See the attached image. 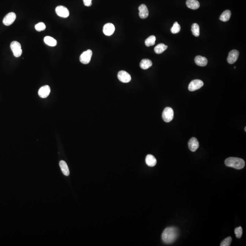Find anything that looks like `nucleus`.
Instances as JSON below:
<instances>
[{"label": "nucleus", "mask_w": 246, "mask_h": 246, "mask_svg": "<svg viewBox=\"0 0 246 246\" xmlns=\"http://www.w3.org/2000/svg\"><path fill=\"white\" fill-rule=\"evenodd\" d=\"M188 146L192 151H196L199 146V142L197 139L195 137L192 138L188 142Z\"/></svg>", "instance_id": "obj_13"}, {"label": "nucleus", "mask_w": 246, "mask_h": 246, "mask_svg": "<svg viewBox=\"0 0 246 246\" xmlns=\"http://www.w3.org/2000/svg\"><path fill=\"white\" fill-rule=\"evenodd\" d=\"M45 43L47 45L51 47H55L57 44V41L54 38L50 36H46L44 39Z\"/></svg>", "instance_id": "obj_19"}, {"label": "nucleus", "mask_w": 246, "mask_h": 246, "mask_svg": "<svg viewBox=\"0 0 246 246\" xmlns=\"http://www.w3.org/2000/svg\"><path fill=\"white\" fill-rule=\"evenodd\" d=\"M92 0H83L84 4L86 6H90L92 5Z\"/></svg>", "instance_id": "obj_29"}, {"label": "nucleus", "mask_w": 246, "mask_h": 246, "mask_svg": "<svg viewBox=\"0 0 246 246\" xmlns=\"http://www.w3.org/2000/svg\"><path fill=\"white\" fill-rule=\"evenodd\" d=\"M51 91L50 87L45 85L42 87L39 90V95L42 98H46L48 96Z\"/></svg>", "instance_id": "obj_12"}, {"label": "nucleus", "mask_w": 246, "mask_h": 246, "mask_svg": "<svg viewBox=\"0 0 246 246\" xmlns=\"http://www.w3.org/2000/svg\"><path fill=\"white\" fill-rule=\"evenodd\" d=\"M152 65V62L150 59H144L140 63V67L143 69H147Z\"/></svg>", "instance_id": "obj_20"}, {"label": "nucleus", "mask_w": 246, "mask_h": 246, "mask_svg": "<svg viewBox=\"0 0 246 246\" xmlns=\"http://www.w3.org/2000/svg\"><path fill=\"white\" fill-rule=\"evenodd\" d=\"M192 34L195 37H198L200 35V28L197 23H194L192 27Z\"/></svg>", "instance_id": "obj_23"}, {"label": "nucleus", "mask_w": 246, "mask_h": 246, "mask_svg": "<svg viewBox=\"0 0 246 246\" xmlns=\"http://www.w3.org/2000/svg\"><path fill=\"white\" fill-rule=\"evenodd\" d=\"M232 241V238L231 237H227V238H225L224 240L221 243V246H229L231 245V242Z\"/></svg>", "instance_id": "obj_27"}, {"label": "nucleus", "mask_w": 246, "mask_h": 246, "mask_svg": "<svg viewBox=\"0 0 246 246\" xmlns=\"http://www.w3.org/2000/svg\"><path fill=\"white\" fill-rule=\"evenodd\" d=\"M145 162L149 166L153 167L156 165L157 161L153 155H148L145 158Z\"/></svg>", "instance_id": "obj_17"}, {"label": "nucleus", "mask_w": 246, "mask_h": 246, "mask_svg": "<svg viewBox=\"0 0 246 246\" xmlns=\"http://www.w3.org/2000/svg\"><path fill=\"white\" fill-rule=\"evenodd\" d=\"M245 131L246 132V127L245 128Z\"/></svg>", "instance_id": "obj_30"}, {"label": "nucleus", "mask_w": 246, "mask_h": 246, "mask_svg": "<svg viewBox=\"0 0 246 246\" xmlns=\"http://www.w3.org/2000/svg\"><path fill=\"white\" fill-rule=\"evenodd\" d=\"M10 47L15 57L18 58L21 55L22 51L21 45L19 42L17 41H13L10 45Z\"/></svg>", "instance_id": "obj_3"}, {"label": "nucleus", "mask_w": 246, "mask_h": 246, "mask_svg": "<svg viewBox=\"0 0 246 246\" xmlns=\"http://www.w3.org/2000/svg\"><path fill=\"white\" fill-rule=\"evenodd\" d=\"M59 166H60L62 171L64 175L69 176V167L66 162H64V161H60L59 162Z\"/></svg>", "instance_id": "obj_18"}, {"label": "nucleus", "mask_w": 246, "mask_h": 246, "mask_svg": "<svg viewBox=\"0 0 246 246\" xmlns=\"http://www.w3.org/2000/svg\"><path fill=\"white\" fill-rule=\"evenodd\" d=\"M203 82L200 80H195L189 84L188 89L190 91H195L200 89L203 86Z\"/></svg>", "instance_id": "obj_6"}, {"label": "nucleus", "mask_w": 246, "mask_h": 246, "mask_svg": "<svg viewBox=\"0 0 246 246\" xmlns=\"http://www.w3.org/2000/svg\"><path fill=\"white\" fill-rule=\"evenodd\" d=\"M168 48L167 46L163 43L159 44L155 47V52L157 54H161L163 53Z\"/></svg>", "instance_id": "obj_22"}, {"label": "nucleus", "mask_w": 246, "mask_h": 246, "mask_svg": "<svg viewBox=\"0 0 246 246\" xmlns=\"http://www.w3.org/2000/svg\"><path fill=\"white\" fill-rule=\"evenodd\" d=\"M234 232L237 238H241L242 237V234H243V228L241 226L237 227L235 229Z\"/></svg>", "instance_id": "obj_28"}, {"label": "nucleus", "mask_w": 246, "mask_h": 246, "mask_svg": "<svg viewBox=\"0 0 246 246\" xmlns=\"http://www.w3.org/2000/svg\"><path fill=\"white\" fill-rule=\"evenodd\" d=\"M56 13L58 16L67 18L69 16V12L68 8L62 6H58L56 8Z\"/></svg>", "instance_id": "obj_7"}, {"label": "nucleus", "mask_w": 246, "mask_h": 246, "mask_svg": "<svg viewBox=\"0 0 246 246\" xmlns=\"http://www.w3.org/2000/svg\"><path fill=\"white\" fill-rule=\"evenodd\" d=\"M16 17V15L14 13H9L5 17L3 20V23L6 26H10L14 22Z\"/></svg>", "instance_id": "obj_8"}, {"label": "nucleus", "mask_w": 246, "mask_h": 246, "mask_svg": "<svg viewBox=\"0 0 246 246\" xmlns=\"http://www.w3.org/2000/svg\"><path fill=\"white\" fill-rule=\"evenodd\" d=\"M156 38L154 35L150 36L145 41V44L147 47L152 46L155 44Z\"/></svg>", "instance_id": "obj_24"}, {"label": "nucleus", "mask_w": 246, "mask_h": 246, "mask_svg": "<svg viewBox=\"0 0 246 246\" xmlns=\"http://www.w3.org/2000/svg\"><path fill=\"white\" fill-rule=\"evenodd\" d=\"M226 166L234 168L237 170L242 169L244 167L245 163L243 159L237 157H229L225 160Z\"/></svg>", "instance_id": "obj_2"}, {"label": "nucleus", "mask_w": 246, "mask_h": 246, "mask_svg": "<svg viewBox=\"0 0 246 246\" xmlns=\"http://www.w3.org/2000/svg\"><path fill=\"white\" fill-rule=\"evenodd\" d=\"M118 78L120 81L124 83H129L131 80L130 74L125 71H121L118 73Z\"/></svg>", "instance_id": "obj_9"}, {"label": "nucleus", "mask_w": 246, "mask_h": 246, "mask_svg": "<svg viewBox=\"0 0 246 246\" xmlns=\"http://www.w3.org/2000/svg\"><path fill=\"white\" fill-rule=\"evenodd\" d=\"M179 236V230L175 226H170L164 230L162 234L163 241L166 244L174 243Z\"/></svg>", "instance_id": "obj_1"}, {"label": "nucleus", "mask_w": 246, "mask_h": 246, "mask_svg": "<svg viewBox=\"0 0 246 246\" xmlns=\"http://www.w3.org/2000/svg\"><path fill=\"white\" fill-rule=\"evenodd\" d=\"M92 55H93V53L90 49H88V50L83 52L80 57V61L83 64H88L91 60Z\"/></svg>", "instance_id": "obj_5"}, {"label": "nucleus", "mask_w": 246, "mask_h": 246, "mask_svg": "<svg viewBox=\"0 0 246 246\" xmlns=\"http://www.w3.org/2000/svg\"><path fill=\"white\" fill-rule=\"evenodd\" d=\"M181 30L180 25L177 22H175L173 24V27L171 28V32L173 34H177L179 33Z\"/></svg>", "instance_id": "obj_25"}, {"label": "nucleus", "mask_w": 246, "mask_h": 246, "mask_svg": "<svg viewBox=\"0 0 246 246\" xmlns=\"http://www.w3.org/2000/svg\"><path fill=\"white\" fill-rule=\"evenodd\" d=\"M140 17L142 19H145L149 16V11L145 5L142 4L139 7Z\"/></svg>", "instance_id": "obj_14"}, {"label": "nucleus", "mask_w": 246, "mask_h": 246, "mask_svg": "<svg viewBox=\"0 0 246 246\" xmlns=\"http://www.w3.org/2000/svg\"><path fill=\"white\" fill-rule=\"evenodd\" d=\"M35 29L37 31L41 32L42 31H44L46 29V25L43 22H39L35 25Z\"/></svg>", "instance_id": "obj_26"}, {"label": "nucleus", "mask_w": 246, "mask_h": 246, "mask_svg": "<svg viewBox=\"0 0 246 246\" xmlns=\"http://www.w3.org/2000/svg\"><path fill=\"white\" fill-rule=\"evenodd\" d=\"M186 4L188 8L192 10H196L200 7V3L197 0H187Z\"/></svg>", "instance_id": "obj_16"}, {"label": "nucleus", "mask_w": 246, "mask_h": 246, "mask_svg": "<svg viewBox=\"0 0 246 246\" xmlns=\"http://www.w3.org/2000/svg\"><path fill=\"white\" fill-rule=\"evenodd\" d=\"M239 53L237 50H233L229 52L227 58V62L229 64H233L236 62L239 56Z\"/></svg>", "instance_id": "obj_10"}, {"label": "nucleus", "mask_w": 246, "mask_h": 246, "mask_svg": "<svg viewBox=\"0 0 246 246\" xmlns=\"http://www.w3.org/2000/svg\"><path fill=\"white\" fill-rule=\"evenodd\" d=\"M114 31L115 27L112 23H107L103 26V32L106 36H111L114 33Z\"/></svg>", "instance_id": "obj_11"}, {"label": "nucleus", "mask_w": 246, "mask_h": 246, "mask_svg": "<svg viewBox=\"0 0 246 246\" xmlns=\"http://www.w3.org/2000/svg\"><path fill=\"white\" fill-rule=\"evenodd\" d=\"M174 118V111L170 107H166L164 109L162 113V119L164 121L169 123Z\"/></svg>", "instance_id": "obj_4"}, {"label": "nucleus", "mask_w": 246, "mask_h": 246, "mask_svg": "<svg viewBox=\"0 0 246 246\" xmlns=\"http://www.w3.org/2000/svg\"><path fill=\"white\" fill-rule=\"evenodd\" d=\"M231 16V12L230 10H226L224 12L222 13L220 17V20L222 21H228L230 19Z\"/></svg>", "instance_id": "obj_21"}, {"label": "nucleus", "mask_w": 246, "mask_h": 246, "mask_svg": "<svg viewBox=\"0 0 246 246\" xmlns=\"http://www.w3.org/2000/svg\"><path fill=\"white\" fill-rule=\"evenodd\" d=\"M195 62L198 66L204 67L207 64L208 60L206 58L201 56H197L195 58Z\"/></svg>", "instance_id": "obj_15"}]
</instances>
